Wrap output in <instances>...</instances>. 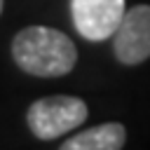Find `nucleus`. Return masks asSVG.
<instances>
[{
  "mask_svg": "<svg viewBox=\"0 0 150 150\" xmlns=\"http://www.w3.org/2000/svg\"><path fill=\"white\" fill-rule=\"evenodd\" d=\"M14 63L35 77H61L77 63V47L73 40L49 26L21 28L12 40Z\"/></svg>",
  "mask_w": 150,
  "mask_h": 150,
  "instance_id": "f257e3e1",
  "label": "nucleus"
},
{
  "mask_svg": "<svg viewBox=\"0 0 150 150\" xmlns=\"http://www.w3.org/2000/svg\"><path fill=\"white\" fill-rule=\"evenodd\" d=\"M112 52L122 66H138L150 59V5H134L124 12L112 33Z\"/></svg>",
  "mask_w": 150,
  "mask_h": 150,
  "instance_id": "7ed1b4c3",
  "label": "nucleus"
},
{
  "mask_svg": "<svg viewBox=\"0 0 150 150\" xmlns=\"http://www.w3.org/2000/svg\"><path fill=\"white\" fill-rule=\"evenodd\" d=\"M127 12L124 0H70V16L84 40H108Z\"/></svg>",
  "mask_w": 150,
  "mask_h": 150,
  "instance_id": "20e7f679",
  "label": "nucleus"
},
{
  "mask_svg": "<svg viewBox=\"0 0 150 150\" xmlns=\"http://www.w3.org/2000/svg\"><path fill=\"white\" fill-rule=\"evenodd\" d=\"M127 143V129L120 122H105L80 131L61 143V150H120Z\"/></svg>",
  "mask_w": 150,
  "mask_h": 150,
  "instance_id": "39448f33",
  "label": "nucleus"
},
{
  "mask_svg": "<svg viewBox=\"0 0 150 150\" xmlns=\"http://www.w3.org/2000/svg\"><path fill=\"white\" fill-rule=\"evenodd\" d=\"M87 115H89V110L82 98L54 94V96H45V98H38L35 103H30V108L26 112V122L35 138L54 141V138L73 131L75 127H80L87 120Z\"/></svg>",
  "mask_w": 150,
  "mask_h": 150,
  "instance_id": "f03ea898",
  "label": "nucleus"
},
{
  "mask_svg": "<svg viewBox=\"0 0 150 150\" xmlns=\"http://www.w3.org/2000/svg\"><path fill=\"white\" fill-rule=\"evenodd\" d=\"M0 14H2V0H0Z\"/></svg>",
  "mask_w": 150,
  "mask_h": 150,
  "instance_id": "423d86ee",
  "label": "nucleus"
}]
</instances>
